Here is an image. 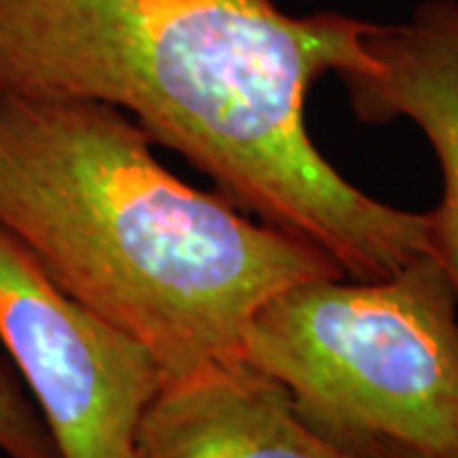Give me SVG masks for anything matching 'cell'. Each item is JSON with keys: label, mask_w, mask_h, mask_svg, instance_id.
Here are the masks:
<instances>
[{"label": "cell", "mask_w": 458, "mask_h": 458, "mask_svg": "<svg viewBox=\"0 0 458 458\" xmlns=\"http://www.w3.org/2000/svg\"><path fill=\"white\" fill-rule=\"evenodd\" d=\"M375 23L273 0H0V95L89 99L212 176L260 222L357 280L430 252V214L364 194L318 153L306 98L367 72Z\"/></svg>", "instance_id": "1"}, {"label": "cell", "mask_w": 458, "mask_h": 458, "mask_svg": "<svg viewBox=\"0 0 458 458\" xmlns=\"http://www.w3.org/2000/svg\"><path fill=\"white\" fill-rule=\"evenodd\" d=\"M128 113L0 95V227L165 377L240 357L267 298L344 278L321 250L183 183Z\"/></svg>", "instance_id": "2"}, {"label": "cell", "mask_w": 458, "mask_h": 458, "mask_svg": "<svg viewBox=\"0 0 458 458\" xmlns=\"http://www.w3.org/2000/svg\"><path fill=\"white\" fill-rule=\"evenodd\" d=\"M240 360L327 441L458 456V295L430 252L387 278H311L267 298Z\"/></svg>", "instance_id": "3"}, {"label": "cell", "mask_w": 458, "mask_h": 458, "mask_svg": "<svg viewBox=\"0 0 458 458\" xmlns=\"http://www.w3.org/2000/svg\"><path fill=\"white\" fill-rule=\"evenodd\" d=\"M0 344L59 458H131L165 372L135 336L64 293L0 227Z\"/></svg>", "instance_id": "4"}, {"label": "cell", "mask_w": 458, "mask_h": 458, "mask_svg": "<svg viewBox=\"0 0 458 458\" xmlns=\"http://www.w3.org/2000/svg\"><path fill=\"white\" fill-rule=\"evenodd\" d=\"M131 458H367L318 436L276 379L240 357L165 377Z\"/></svg>", "instance_id": "5"}, {"label": "cell", "mask_w": 458, "mask_h": 458, "mask_svg": "<svg viewBox=\"0 0 458 458\" xmlns=\"http://www.w3.org/2000/svg\"><path fill=\"white\" fill-rule=\"evenodd\" d=\"M375 64L342 74L352 107L364 123L412 120L433 148L443 199L430 214V255L458 295V0H426L405 23L367 36Z\"/></svg>", "instance_id": "6"}, {"label": "cell", "mask_w": 458, "mask_h": 458, "mask_svg": "<svg viewBox=\"0 0 458 458\" xmlns=\"http://www.w3.org/2000/svg\"><path fill=\"white\" fill-rule=\"evenodd\" d=\"M0 454L5 458H59L47 423L16 375L0 361Z\"/></svg>", "instance_id": "7"}, {"label": "cell", "mask_w": 458, "mask_h": 458, "mask_svg": "<svg viewBox=\"0 0 458 458\" xmlns=\"http://www.w3.org/2000/svg\"><path fill=\"white\" fill-rule=\"evenodd\" d=\"M367 458H458V456H423V454L400 451V448H377V451H369Z\"/></svg>", "instance_id": "8"}]
</instances>
